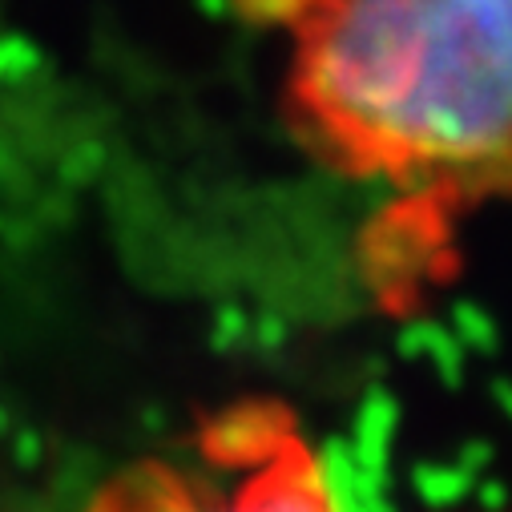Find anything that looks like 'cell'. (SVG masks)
I'll list each match as a JSON object with an SVG mask.
<instances>
[{
	"instance_id": "1",
	"label": "cell",
	"mask_w": 512,
	"mask_h": 512,
	"mask_svg": "<svg viewBox=\"0 0 512 512\" xmlns=\"http://www.w3.org/2000/svg\"><path fill=\"white\" fill-rule=\"evenodd\" d=\"M295 93L363 170L472 178L512 166V0H327Z\"/></svg>"
},
{
	"instance_id": "2",
	"label": "cell",
	"mask_w": 512,
	"mask_h": 512,
	"mask_svg": "<svg viewBox=\"0 0 512 512\" xmlns=\"http://www.w3.org/2000/svg\"><path fill=\"white\" fill-rule=\"evenodd\" d=\"M105 512H331V500L303 448L275 444L214 472H162Z\"/></svg>"
}]
</instances>
